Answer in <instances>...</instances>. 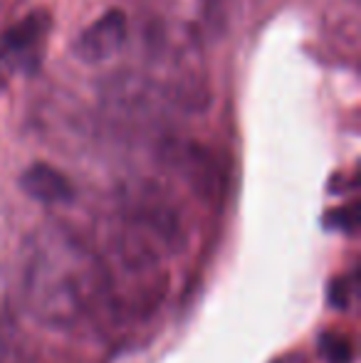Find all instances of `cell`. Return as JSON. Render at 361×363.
Returning a JSON list of instances; mask_svg holds the SVG:
<instances>
[{"label": "cell", "instance_id": "5b68a950", "mask_svg": "<svg viewBox=\"0 0 361 363\" xmlns=\"http://www.w3.org/2000/svg\"><path fill=\"white\" fill-rule=\"evenodd\" d=\"M124 40H126V15L121 10H106L101 18H96L89 28H84L79 33L77 43H74V52L84 62L96 65L119 52Z\"/></svg>", "mask_w": 361, "mask_h": 363}, {"label": "cell", "instance_id": "8992f818", "mask_svg": "<svg viewBox=\"0 0 361 363\" xmlns=\"http://www.w3.org/2000/svg\"><path fill=\"white\" fill-rule=\"evenodd\" d=\"M171 166L201 198H218L223 188L218 161L198 144H176L171 148Z\"/></svg>", "mask_w": 361, "mask_h": 363}, {"label": "cell", "instance_id": "7a4b0ae2", "mask_svg": "<svg viewBox=\"0 0 361 363\" xmlns=\"http://www.w3.org/2000/svg\"><path fill=\"white\" fill-rule=\"evenodd\" d=\"M104 309L119 321H146L169 291L166 257L116 220L94 242Z\"/></svg>", "mask_w": 361, "mask_h": 363}, {"label": "cell", "instance_id": "6da1fadb", "mask_svg": "<svg viewBox=\"0 0 361 363\" xmlns=\"http://www.w3.org/2000/svg\"><path fill=\"white\" fill-rule=\"evenodd\" d=\"M20 291L28 314L55 331H70L104 309L94 242L67 223L48 220L23 245Z\"/></svg>", "mask_w": 361, "mask_h": 363}, {"label": "cell", "instance_id": "277c9868", "mask_svg": "<svg viewBox=\"0 0 361 363\" xmlns=\"http://www.w3.org/2000/svg\"><path fill=\"white\" fill-rule=\"evenodd\" d=\"M50 15L35 10L20 23L0 33V89L18 72H30L43 60V50L50 35Z\"/></svg>", "mask_w": 361, "mask_h": 363}, {"label": "cell", "instance_id": "52a82bcc", "mask_svg": "<svg viewBox=\"0 0 361 363\" xmlns=\"http://www.w3.org/2000/svg\"><path fill=\"white\" fill-rule=\"evenodd\" d=\"M20 186L30 198L40 203H65L72 198V183L57 171V168L48 166V163H33L28 171L20 176Z\"/></svg>", "mask_w": 361, "mask_h": 363}, {"label": "cell", "instance_id": "9c48e42d", "mask_svg": "<svg viewBox=\"0 0 361 363\" xmlns=\"http://www.w3.org/2000/svg\"><path fill=\"white\" fill-rule=\"evenodd\" d=\"M322 349L332 363H349L352 361V346H349L347 339H339V336H324Z\"/></svg>", "mask_w": 361, "mask_h": 363}, {"label": "cell", "instance_id": "ba28073f", "mask_svg": "<svg viewBox=\"0 0 361 363\" xmlns=\"http://www.w3.org/2000/svg\"><path fill=\"white\" fill-rule=\"evenodd\" d=\"M15 341V316H13V306H10V296L5 289V282L0 277V359L10 354Z\"/></svg>", "mask_w": 361, "mask_h": 363}, {"label": "cell", "instance_id": "3957f363", "mask_svg": "<svg viewBox=\"0 0 361 363\" xmlns=\"http://www.w3.org/2000/svg\"><path fill=\"white\" fill-rule=\"evenodd\" d=\"M119 223L164 257L179 255L186 245V225L181 211L159 188L139 186L126 193Z\"/></svg>", "mask_w": 361, "mask_h": 363}]
</instances>
